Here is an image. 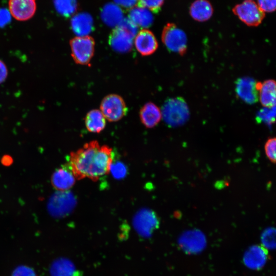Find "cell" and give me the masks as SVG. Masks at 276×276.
Wrapping results in <instances>:
<instances>
[{
	"mask_svg": "<svg viewBox=\"0 0 276 276\" xmlns=\"http://www.w3.org/2000/svg\"><path fill=\"white\" fill-rule=\"evenodd\" d=\"M9 8L14 18L26 21L31 18L36 12V0H9Z\"/></svg>",
	"mask_w": 276,
	"mask_h": 276,
	"instance_id": "ba28073f",
	"label": "cell"
},
{
	"mask_svg": "<svg viewBox=\"0 0 276 276\" xmlns=\"http://www.w3.org/2000/svg\"><path fill=\"white\" fill-rule=\"evenodd\" d=\"M126 168L122 163L112 164L110 172H112L113 176L116 178H121L125 176L126 174Z\"/></svg>",
	"mask_w": 276,
	"mask_h": 276,
	"instance_id": "4316f807",
	"label": "cell"
},
{
	"mask_svg": "<svg viewBox=\"0 0 276 276\" xmlns=\"http://www.w3.org/2000/svg\"><path fill=\"white\" fill-rule=\"evenodd\" d=\"M113 159L111 148L93 141L70 153L68 167L76 179L88 178L96 181L110 172Z\"/></svg>",
	"mask_w": 276,
	"mask_h": 276,
	"instance_id": "6da1fadb",
	"label": "cell"
},
{
	"mask_svg": "<svg viewBox=\"0 0 276 276\" xmlns=\"http://www.w3.org/2000/svg\"><path fill=\"white\" fill-rule=\"evenodd\" d=\"M53 4L56 11L65 17L73 14L78 7L76 0H53Z\"/></svg>",
	"mask_w": 276,
	"mask_h": 276,
	"instance_id": "7402d4cb",
	"label": "cell"
},
{
	"mask_svg": "<svg viewBox=\"0 0 276 276\" xmlns=\"http://www.w3.org/2000/svg\"><path fill=\"white\" fill-rule=\"evenodd\" d=\"M129 18L137 27L147 28L153 22V17L149 10L138 6L132 8L129 12Z\"/></svg>",
	"mask_w": 276,
	"mask_h": 276,
	"instance_id": "d6986e66",
	"label": "cell"
},
{
	"mask_svg": "<svg viewBox=\"0 0 276 276\" xmlns=\"http://www.w3.org/2000/svg\"><path fill=\"white\" fill-rule=\"evenodd\" d=\"M116 3L122 7L129 8H133L137 4V0H114Z\"/></svg>",
	"mask_w": 276,
	"mask_h": 276,
	"instance_id": "1f68e13d",
	"label": "cell"
},
{
	"mask_svg": "<svg viewBox=\"0 0 276 276\" xmlns=\"http://www.w3.org/2000/svg\"><path fill=\"white\" fill-rule=\"evenodd\" d=\"M268 256V250L263 246L254 245L245 253L243 261L249 268L259 269L265 264Z\"/></svg>",
	"mask_w": 276,
	"mask_h": 276,
	"instance_id": "8fae6325",
	"label": "cell"
},
{
	"mask_svg": "<svg viewBox=\"0 0 276 276\" xmlns=\"http://www.w3.org/2000/svg\"><path fill=\"white\" fill-rule=\"evenodd\" d=\"M71 55L77 63L88 65L94 56L95 42L89 36H76L70 41Z\"/></svg>",
	"mask_w": 276,
	"mask_h": 276,
	"instance_id": "277c9868",
	"label": "cell"
},
{
	"mask_svg": "<svg viewBox=\"0 0 276 276\" xmlns=\"http://www.w3.org/2000/svg\"><path fill=\"white\" fill-rule=\"evenodd\" d=\"M8 69L3 61L0 59V84L3 83L8 76Z\"/></svg>",
	"mask_w": 276,
	"mask_h": 276,
	"instance_id": "4dcf8cb0",
	"label": "cell"
},
{
	"mask_svg": "<svg viewBox=\"0 0 276 276\" xmlns=\"http://www.w3.org/2000/svg\"><path fill=\"white\" fill-rule=\"evenodd\" d=\"M257 89L259 99L264 107H272L275 105V82L269 79L263 82H257Z\"/></svg>",
	"mask_w": 276,
	"mask_h": 276,
	"instance_id": "7c38bea8",
	"label": "cell"
},
{
	"mask_svg": "<svg viewBox=\"0 0 276 276\" xmlns=\"http://www.w3.org/2000/svg\"><path fill=\"white\" fill-rule=\"evenodd\" d=\"M165 0H137V6L145 8L152 12H158Z\"/></svg>",
	"mask_w": 276,
	"mask_h": 276,
	"instance_id": "cb8c5ba5",
	"label": "cell"
},
{
	"mask_svg": "<svg viewBox=\"0 0 276 276\" xmlns=\"http://www.w3.org/2000/svg\"><path fill=\"white\" fill-rule=\"evenodd\" d=\"M101 17L107 25L114 26H118L123 19V14L119 7L112 4H109L103 8Z\"/></svg>",
	"mask_w": 276,
	"mask_h": 276,
	"instance_id": "44dd1931",
	"label": "cell"
},
{
	"mask_svg": "<svg viewBox=\"0 0 276 276\" xmlns=\"http://www.w3.org/2000/svg\"><path fill=\"white\" fill-rule=\"evenodd\" d=\"M85 124L89 132L100 133L105 127L106 120L101 111L93 109L89 111L86 115Z\"/></svg>",
	"mask_w": 276,
	"mask_h": 276,
	"instance_id": "ac0fdd59",
	"label": "cell"
},
{
	"mask_svg": "<svg viewBox=\"0 0 276 276\" xmlns=\"http://www.w3.org/2000/svg\"><path fill=\"white\" fill-rule=\"evenodd\" d=\"M150 212H141L136 216L134 225L136 231L143 236H149L157 227V218Z\"/></svg>",
	"mask_w": 276,
	"mask_h": 276,
	"instance_id": "9a60e30c",
	"label": "cell"
},
{
	"mask_svg": "<svg viewBox=\"0 0 276 276\" xmlns=\"http://www.w3.org/2000/svg\"><path fill=\"white\" fill-rule=\"evenodd\" d=\"M190 14L194 20L203 22L213 15V8L208 0H195L190 7Z\"/></svg>",
	"mask_w": 276,
	"mask_h": 276,
	"instance_id": "e0dca14e",
	"label": "cell"
},
{
	"mask_svg": "<svg viewBox=\"0 0 276 276\" xmlns=\"http://www.w3.org/2000/svg\"><path fill=\"white\" fill-rule=\"evenodd\" d=\"M162 40L166 47L173 52L183 55L187 50L185 32L174 23H168L162 33Z\"/></svg>",
	"mask_w": 276,
	"mask_h": 276,
	"instance_id": "3957f363",
	"label": "cell"
},
{
	"mask_svg": "<svg viewBox=\"0 0 276 276\" xmlns=\"http://www.w3.org/2000/svg\"><path fill=\"white\" fill-rule=\"evenodd\" d=\"M73 31L78 36H87L94 29L92 17L86 13H80L74 15L71 21Z\"/></svg>",
	"mask_w": 276,
	"mask_h": 276,
	"instance_id": "5bb4252c",
	"label": "cell"
},
{
	"mask_svg": "<svg viewBox=\"0 0 276 276\" xmlns=\"http://www.w3.org/2000/svg\"><path fill=\"white\" fill-rule=\"evenodd\" d=\"M140 117L142 123L147 128L155 127L160 121L162 112L159 108L154 103H146L140 109Z\"/></svg>",
	"mask_w": 276,
	"mask_h": 276,
	"instance_id": "2e32d148",
	"label": "cell"
},
{
	"mask_svg": "<svg viewBox=\"0 0 276 276\" xmlns=\"http://www.w3.org/2000/svg\"><path fill=\"white\" fill-rule=\"evenodd\" d=\"M11 20V14L6 8H0V28L7 26Z\"/></svg>",
	"mask_w": 276,
	"mask_h": 276,
	"instance_id": "f546056e",
	"label": "cell"
},
{
	"mask_svg": "<svg viewBox=\"0 0 276 276\" xmlns=\"http://www.w3.org/2000/svg\"><path fill=\"white\" fill-rule=\"evenodd\" d=\"M257 5L265 13H271L275 11L276 0H257Z\"/></svg>",
	"mask_w": 276,
	"mask_h": 276,
	"instance_id": "83f0119b",
	"label": "cell"
},
{
	"mask_svg": "<svg viewBox=\"0 0 276 276\" xmlns=\"http://www.w3.org/2000/svg\"><path fill=\"white\" fill-rule=\"evenodd\" d=\"M76 178L71 169L61 168L56 170L51 177L52 186L57 190L65 191L75 184Z\"/></svg>",
	"mask_w": 276,
	"mask_h": 276,
	"instance_id": "4fadbf2b",
	"label": "cell"
},
{
	"mask_svg": "<svg viewBox=\"0 0 276 276\" xmlns=\"http://www.w3.org/2000/svg\"><path fill=\"white\" fill-rule=\"evenodd\" d=\"M275 137H270L267 140L264 146L265 154L272 163L275 162Z\"/></svg>",
	"mask_w": 276,
	"mask_h": 276,
	"instance_id": "484cf974",
	"label": "cell"
},
{
	"mask_svg": "<svg viewBox=\"0 0 276 276\" xmlns=\"http://www.w3.org/2000/svg\"><path fill=\"white\" fill-rule=\"evenodd\" d=\"M245 1H253V0H245Z\"/></svg>",
	"mask_w": 276,
	"mask_h": 276,
	"instance_id": "836d02e7",
	"label": "cell"
},
{
	"mask_svg": "<svg viewBox=\"0 0 276 276\" xmlns=\"http://www.w3.org/2000/svg\"><path fill=\"white\" fill-rule=\"evenodd\" d=\"M234 14L247 26L257 27L265 18V13L254 1H244L232 9Z\"/></svg>",
	"mask_w": 276,
	"mask_h": 276,
	"instance_id": "5b68a950",
	"label": "cell"
},
{
	"mask_svg": "<svg viewBox=\"0 0 276 276\" xmlns=\"http://www.w3.org/2000/svg\"><path fill=\"white\" fill-rule=\"evenodd\" d=\"M12 276H37L34 270L27 266L21 265L16 268Z\"/></svg>",
	"mask_w": 276,
	"mask_h": 276,
	"instance_id": "f1b7e54d",
	"label": "cell"
},
{
	"mask_svg": "<svg viewBox=\"0 0 276 276\" xmlns=\"http://www.w3.org/2000/svg\"><path fill=\"white\" fill-rule=\"evenodd\" d=\"M137 51L142 56H149L154 53L158 48V42L154 34L147 29L138 32L134 39Z\"/></svg>",
	"mask_w": 276,
	"mask_h": 276,
	"instance_id": "30bf717a",
	"label": "cell"
},
{
	"mask_svg": "<svg viewBox=\"0 0 276 276\" xmlns=\"http://www.w3.org/2000/svg\"><path fill=\"white\" fill-rule=\"evenodd\" d=\"M161 112L165 122L172 127L185 124L190 115L188 105L181 97L167 100L162 107Z\"/></svg>",
	"mask_w": 276,
	"mask_h": 276,
	"instance_id": "7a4b0ae2",
	"label": "cell"
},
{
	"mask_svg": "<svg viewBox=\"0 0 276 276\" xmlns=\"http://www.w3.org/2000/svg\"><path fill=\"white\" fill-rule=\"evenodd\" d=\"M275 230L273 228H269L265 230L262 235L263 246L271 249L275 247Z\"/></svg>",
	"mask_w": 276,
	"mask_h": 276,
	"instance_id": "d4e9b609",
	"label": "cell"
},
{
	"mask_svg": "<svg viewBox=\"0 0 276 276\" xmlns=\"http://www.w3.org/2000/svg\"><path fill=\"white\" fill-rule=\"evenodd\" d=\"M73 263L65 258L55 260L51 265V276H72L76 271Z\"/></svg>",
	"mask_w": 276,
	"mask_h": 276,
	"instance_id": "ffe728a7",
	"label": "cell"
},
{
	"mask_svg": "<svg viewBox=\"0 0 276 276\" xmlns=\"http://www.w3.org/2000/svg\"><path fill=\"white\" fill-rule=\"evenodd\" d=\"M72 276H82V273L79 271H76Z\"/></svg>",
	"mask_w": 276,
	"mask_h": 276,
	"instance_id": "d6a6232c",
	"label": "cell"
},
{
	"mask_svg": "<svg viewBox=\"0 0 276 276\" xmlns=\"http://www.w3.org/2000/svg\"><path fill=\"white\" fill-rule=\"evenodd\" d=\"M275 106L272 107H264L258 112L257 118L267 124H272L275 120Z\"/></svg>",
	"mask_w": 276,
	"mask_h": 276,
	"instance_id": "603a6c76",
	"label": "cell"
},
{
	"mask_svg": "<svg viewBox=\"0 0 276 276\" xmlns=\"http://www.w3.org/2000/svg\"><path fill=\"white\" fill-rule=\"evenodd\" d=\"M257 82L250 77H242L236 83V92L238 96L249 104L257 102L259 93L256 87Z\"/></svg>",
	"mask_w": 276,
	"mask_h": 276,
	"instance_id": "9c48e42d",
	"label": "cell"
},
{
	"mask_svg": "<svg viewBox=\"0 0 276 276\" xmlns=\"http://www.w3.org/2000/svg\"><path fill=\"white\" fill-rule=\"evenodd\" d=\"M134 37L128 31L118 25L110 34L108 43L114 51L126 53L132 49Z\"/></svg>",
	"mask_w": 276,
	"mask_h": 276,
	"instance_id": "52a82bcc",
	"label": "cell"
},
{
	"mask_svg": "<svg viewBox=\"0 0 276 276\" xmlns=\"http://www.w3.org/2000/svg\"><path fill=\"white\" fill-rule=\"evenodd\" d=\"M101 111L109 122L121 119L127 112V108L123 98L116 94L106 96L100 105Z\"/></svg>",
	"mask_w": 276,
	"mask_h": 276,
	"instance_id": "8992f818",
	"label": "cell"
}]
</instances>
